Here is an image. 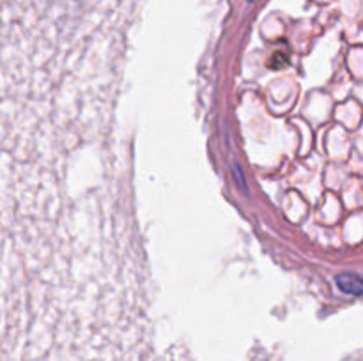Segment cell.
<instances>
[{"label": "cell", "mask_w": 363, "mask_h": 361, "mask_svg": "<svg viewBox=\"0 0 363 361\" xmlns=\"http://www.w3.org/2000/svg\"><path fill=\"white\" fill-rule=\"evenodd\" d=\"M337 287L350 296H363V278L353 273H342L337 276Z\"/></svg>", "instance_id": "cell-1"}]
</instances>
